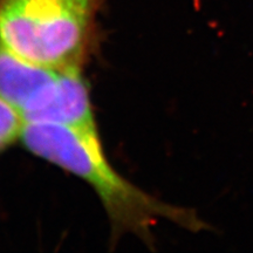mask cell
<instances>
[{
	"mask_svg": "<svg viewBox=\"0 0 253 253\" xmlns=\"http://www.w3.org/2000/svg\"><path fill=\"white\" fill-rule=\"evenodd\" d=\"M20 114L25 122L53 123L97 134L88 89L79 67L60 68Z\"/></svg>",
	"mask_w": 253,
	"mask_h": 253,
	"instance_id": "3",
	"label": "cell"
},
{
	"mask_svg": "<svg viewBox=\"0 0 253 253\" xmlns=\"http://www.w3.org/2000/svg\"><path fill=\"white\" fill-rule=\"evenodd\" d=\"M25 120L21 114L0 97V151L21 137Z\"/></svg>",
	"mask_w": 253,
	"mask_h": 253,
	"instance_id": "5",
	"label": "cell"
},
{
	"mask_svg": "<svg viewBox=\"0 0 253 253\" xmlns=\"http://www.w3.org/2000/svg\"><path fill=\"white\" fill-rule=\"evenodd\" d=\"M79 1L82 2V4H84V5L88 6V7L93 8V5H94V1H95V0H79Z\"/></svg>",
	"mask_w": 253,
	"mask_h": 253,
	"instance_id": "6",
	"label": "cell"
},
{
	"mask_svg": "<svg viewBox=\"0 0 253 253\" xmlns=\"http://www.w3.org/2000/svg\"><path fill=\"white\" fill-rule=\"evenodd\" d=\"M59 69L27 61L0 42V97L20 113L55 78Z\"/></svg>",
	"mask_w": 253,
	"mask_h": 253,
	"instance_id": "4",
	"label": "cell"
},
{
	"mask_svg": "<svg viewBox=\"0 0 253 253\" xmlns=\"http://www.w3.org/2000/svg\"><path fill=\"white\" fill-rule=\"evenodd\" d=\"M90 12L79 0H0V42L37 65L79 67Z\"/></svg>",
	"mask_w": 253,
	"mask_h": 253,
	"instance_id": "2",
	"label": "cell"
},
{
	"mask_svg": "<svg viewBox=\"0 0 253 253\" xmlns=\"http://www.w3.org/2000/svg\"><path fill=\"white\" fill-rule=\"evenodd\" d=\"M20 138L32 154L93 186L115 236L132 233L150 243L151 227L162 218L191 232L213 231L194 209L164 203L119 175L104 156L97 134L53 123L25 122Z\"/></svg>",
	"mask_w": 253,
	"mask_h": 253,
	"instance_id": "1",
	"label": "cell"
}]
</instances>
